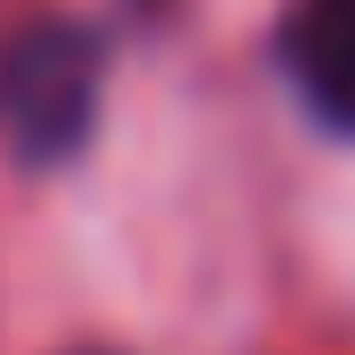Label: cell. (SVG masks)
Wrapping results in <instances>:
<instances>
[{"label":"cell","mask_w":355,"mask_h":355,"mask_svg":"<svg viewBox=\"0 0 355 355\" xmlns=\"http://www.w3.org/2000/svg\"><path fill=\"white\" fill-rule=\"evenodd\" d=\"M96 96H104V52L69 17L26 26L0 61V121L26 156H69L96 121Z\"/></svg>","instance_id":"cell-1"},{"label":"cell","mask_w":355,"mask_h":355,"mask_svg":"<svg viewBox=\"0 0 355 355\" xmlns=\"http://www.w3.org/2000/svg\"><path fill=\"white\" fill-rule=\"evenodd\" d=\"M277 52H286L295 96L329 130H355V0H295L277 26Z\"/></svg>","instance_id":"cell-2"}]
</instances>
